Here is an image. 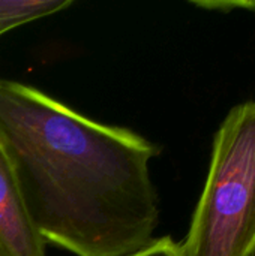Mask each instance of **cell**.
<instances>
[{
	"label": "cell",
	"instance_id": "4",
	"mask_svg": "<svg viewBox=\"0 0 255 256\" xmlns=\"http://www.w3.org/2000/svg\"><path fill=\"white\" fill-rule=\"evenodd\" d=\"M72 4V0H0V36Z\"/></svg>",
	"mask_w": 255,
	"mask_h": 256
},
{
	"label": "cell",
	"instance_id": "2",
	"mask_svg": "<svg viewBox=\"0 0 255 256\" xmlns=\"http://www.w3.org/2000/svg\"><path fill=\"white\" fill-rule=\"evenodd\" d=\"M182 256H255V99L215 134L207 178L179 244Z\"/></svg>",
	"mask_w": 255,
	"mask_h": 256
},
{
	"label": "cell",
	"instance_id": "1",
	"mask_svg": "<svg viewBox=\"0 0 255 256\" xmlns=\"http://www.w3.org/2000/svg\"><path fill=\"white\" fill-rule=\"evenodd\" d=\"M0 142L45 243L75 256H125L153 240L159 206L149 165L159 147L152 141L0 78Z\"/></svg>",
	"mask_w": 255,
	"mask_h": 256
},
{
	"label": "cell",
	"instance_id": "3",
	"mask_svg": "<svg viewBox=\"0 0 255 256\" xmlns=\"http://www.w3.org/2000/svg\"><path fill=\"white\" fill-rule=\"evenodd\" d=\"M12 160L0 142V256H45Z\"/></svg>",
	"mask_w": 255,
	"mask_h": 256
},
{
	"label": "cell",
	"instance_id": "6",
	"mask_svg": "<svg viewBox=\"0 0 255 256\" xmlns=\"http://www.w3.org/2000/svg\"><path fill=\"white\" fill-rule=\"evenodd\" d=\"M191 4L209 10H216V12H231L233 9H252L255 10V2H243V0H212V2H191Z\"/></svg>",
	"mask_w": 255,
	"mask_h": 256
},
{
	"label": "cell",
	"instance_id": "5",
	"mask_svg": "<svg viewBox=\"0 0 255 256\" xmlns=\"http://www.w3.org/2000/svg\"><path fill=\"white\" fill-rule=\"evenodd\" d=\"M125 256H182V254L179 243H176L170 236H165L153 238L144 248Z\"/></svg>",
	"mask_w": 255,
	"mask_h": 256
}]
</instances>
